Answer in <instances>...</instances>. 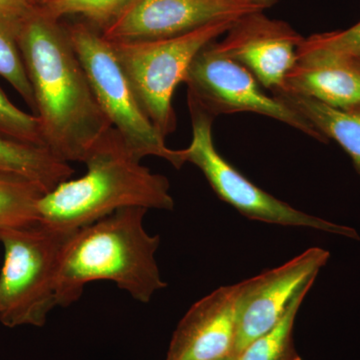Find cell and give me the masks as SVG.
I'll use <instances>...</instances> for the list:
<instances>
[{
  "label": "cell",
  "mask_w": 360,
  "mask_h": 360,
  "mask_svg": "<svg viewBox=\"0 0 360 360\" xmlns=\"http://www.w3.org/2000/svg\"><path fill=\"white\" fill-rule=\"evenodd\" d=\"M259 11L262 9L233 0H129L101 32L111 44L151 41Z\"/></svg>",
  "instance_id": "obj_10"
},
{
  "label": "cell",
  "mask_w": 360,
  "mask_h": 360,
  "mask_svg": "<svg viewBox=\"0 0 360 360\" xmlns=\"http://www.w3.org/2000/svg\"><path fill=\"white\" fill-rule=\"evenodd\" d=\"M219 360H238V357L233 356V355H231V356H227L224 357V359H219Z\"/></svg>",
  "instance_id": "obj_25"
},
{
  "label": "cell",
  "mask_w": 360,
  "mask_h": 360,
  "mask_svg": "<svg viewBox=\"0 0 360 360\" xmlns=\"http://www.w3.org/2000/svg\"><path fill=\"white\" fill-rule=\"evenodd\" d=\"M73 49L91 85L97 103L108 122L122 135L136 160L156 156L179 169L184 165L182 149L167 148L165 139L143 112L112 44L92 26L77 23L66 30Z\"/></svg>",
  "instance_id": "obj_6"
},
{
  "label": "cell",
  "mask_w": 360,
  "mask_h": 360,
  "mask_svg": "<svg viewBox=\"0 0 360 360\" xmlns=\"http://www.w3.org/2000/svg\"><path fill=\"white\" fill-rule=\"evenodd\" d=\"M314 283L309 284L295 298L290 309L271 330L250 343L238 360H302L293 345L296 315Z\"/></svg>",
  "instance_id": "obj_17"
},
{
  "label": "cell",
  "mask_w": 360,
  "mask_h": 360,
  "mask_svg": "<svg viewBox=\"0 0 360 360\" xmlns=\"http://www.w3.org/2000/svg\"></svg>",
  "instance_id": "obj_27"
},
{
  "label": "cell",
  "mask_w": 360,
  "mask_h": 360,
  "mask_svg": "<svg viewBox=\"0 0 360 360\" xmlns=\"http://www.w3.org/2000/svg\"><path fill=\"white\" fill-rule=\"evenodd\" d=\"M0 77L4 78L26 104L35 112V101L33 90L18 39L15 30L11 26L0 20Z\"/></svg>",
  "instance_id": "obj_19"
},
{
  "label": "cell",
  "mask_w": 360,
  "mask_h": 360,
  "mask_svg": "<svg viewBox=\"0 0 360 360\" xmlns=\"http://www.w3.org/2000/svg\"><path fill=\"white\" fill-rule=\"evenodd\" d=\"M329 257L328 250L311 248L281 266L238 283L234 356L281 321L296 295L314 283Z\"/></svg>",
  "instance_id": "obj_9"
},
{
  "label": "cell",
  "mask_w": 360,
  "mask_h": 360,
  "mask_svg": "<svg viewBox=\"0 0 360 360\" xmlns=\"http://www.w3.org/2000/svg\"><path fill=\"white\" fill-rule=\"evenodd\" d=\"M73 232L39 220L0 236L4 248L0 272V322L4 326H44L49 312L58 307L59 264Z\"/></svg>",
  "instance_id": "obj_4"
},
{
  "label": "cell",
  "mask_w": 360,
  "mask_h": 360,
  "mask_svg": "<svg viewBox=\"0 0 360 360\" xmlns=\"http://www.w3.org/2000/svg\"><path fill=\"white\" fill-rule=\"evenodd\" d=\"M321 56L348 60L360 59V21L338 32L317 33L303 40L298 56Z\"/></svg>",
  "instance_id": "obj_20"
},
{
  "label": "cell",
  "mask_w": 360,
  "mask_h": 360,
  "mask_svg": "<svg viewBox=\"0 0 360 360\" xmlns=\"http://www.w3.org/2000/svg\"><path fill=\"white\" fill-rule=\"evenodd\" d=\"M184 82L187 99L214 118L231 113H255L290 125L322 143L328 142L298 111L274 94H265L248 68L217 51L213 41L196 54Z\"/></svg>",
  "instance_id": "obj_8"
},
{
  "label": "cell",
  "mask_w": 360,
  "mask_h": 360,
  "mask_svg": "<svg viewBox=\"0 0 360 360\" xmlns=\"http://www.w3.org/2000/svg\"><path fill=\"white\" fill-rule=\"evenodd\" d=\"M84 165V176L61 182L41 196L40 221L75 231L122 208L174 210L167 177L142 165L115 127L99 139Z\"/></svg>",
  "instance_id": "obj_3"
},
{
  "label": "cell",
  "mask_w": 360,
  "mask_h": 360,
  "mask_svg": "<svg viewBox=\"0 0 360 360\" xmlns=\"http://www.w3.org/2000/svg\"><path fill=\"white\" fill-rule=\"evenodd\" d=\"M274 96L298 111L329 141L333 139L347 151L360 176V110H342L310 97L288 91Z\"/></svg>",
  "instance_id": "obj_15"
},
{
  "label": "cell",
  "mask_w": 360,
  "mask_h": 360,
  "mask_svg": "<svg viewBox=\"0 0 360 360\" xmlns=\"http://www.w3.org/2000/svg\"><path fill=\"white\" fill-rule=\"evenodd\" d=\"M75 170L45 146L0 135V175L25 180L49 193L70 179Z\"/></svg>",
  "instance_id": "obj_14"
},
{
  "label": "cell",
  "mask_w": 360,
  "mask_h": 360,
  "mask_svg": "<svg viewBox=\"0 0 360 360\" xmlns=\"http://www.w3.org/2000/svg\"><path fill=\"white\" fill-rule=\"evenodd\" d=\"M0 135L14 141L45 146L37 116L21 110L7 97L1 89H0Z\"/></svg>",
  "instance_id": "obj_21"
},
{
  "label": "cell",
  "mask_w": 360,
  "mask_h": 360,
  "mask_svg": "<svg viewBox=\"0 0 360 360\" xmlns=\"http://www.w3.org/2000/svg\"><path fill=\"white\" fill-rule=\"evenodd\" d=\"M41 189L25 180L0 175V236L39 221Z\"/></svg>",
  "instance_id": "obj_16"
},
{
  "label": "cell",
  "mask_w": 360,
  "mask_h": 360,
  "mask_svg": "<svg viewBox=\"0 0 360 360\" xmlns=\"http://www.w3.org/2000/svg\"><path fill=\"white\" fill-rule=\"evenodd\" d=\"M233 1L243 2V4H250V6L258 7V8L265 11V9L276 6L279 0H233Z\"/></svg>",
  "instance_id": "obj_23"
},
{
  "label": "cell",
  "mask_w": 360,
  "mask_h": 360,
  "mask_svg": "<svg viewBox=\"0 0 360 360\" xmlns=\"http://www.w3.org/2000/svg\"><path fill=\"white\" fill-rule=\"evenodd\" d=\"M30 1L32 2L33 6L37 7L44 4L46 0H30Z\"/></svg>",
  "instance_id": "obj_24"
},
{
  "label": "cell",
  "mask_w": 360,
  "mask_h": 360,
  "mask_svg": "<svg viewBox=\"0 0 360 360\" xmlns=\"http://www.w3.org/2000/svg\"><path fill=\"white\" fill-rule=\"evenodd\" d=\"M236 20L217 21L172 39L110 42L139 105L165 139L176 129L172 97L184 82L193 58L203 47L224 35Z\"/></svg>",
  "instance_id": "obj_5"
},
{
  "label": "cell",
  "mask_w": 360,
  "mask_h": 360,
  "mask_svg": "<svg viewBox=\"0 0 360 360\" xmlns=\"http://www.w3.org/2000/svg\"><path fill=\"white\" fill-rule=\"evenodd\" d=\"M303 40L288 23L272 20L259 11L238 18L224 40L213 41V46L248 68L262 87L274 94L283 89Z\"/></svg>",
  "instance_id": "obj_11"
},
{
  "label": "cell",
  "mask_w": 360,
  "mask_h": 360,
  "mask_svg": "<svg viewBox=\"0 0 360 360\" xmlns=\"http://www.w3.org/2000/svg\"><path fill=\"white\" fill-rule=\"evenodd\" d=\"M129 0H46L37 6L40 13L53 20L66 15H82L103 30L115 20Z\"/></svg>",
  "instance_id": "obj_18"
},
{
  "label": "cell",
  "mask_w": 360,
  "mask_h": 360,
  "mask_svg": "<svg viewBox=\"0 0 360 360\" xmlns=\"http://www.w3.org/2000/svg\"><path fill=\"white\" fill-rule=\"evenodd\" d=\"M35 7L16 30L45 146L66 162H84L112 127L97 103L68 32Z\"/></svg>",
  "instance_id": "obj_1"
},
{
  "label": "cell",
  "mask_w": 360,
  "mask_h": 360,
  "mask_svg": "<svg viewBox=\"0 0 360 360\" xmlns=\"http://www.w3.org/2000/svg\"><path fill=\"white\" fill-rule=\"evenodd\" d=\"M238 290V283L222 286L194 303L175 329L167 360H219L233 355Z\"/></svg>",
  "instance_id": "obj_12"
},
{
  "label": "cell",
  "mask_w": 360,
  "mask_h": 360,
  "mask_svg": "<svg viewBox=\"0 0 360 360\" xmlns=\"http://www.w3.org/2000/svg\"><path fill=\"white\" fill-rule=\"evenodd\" d=\"M30 0H0V20L14 30L34 11Z\"/></svg>",
  "instance_id": "obj_22"
},
{
  "label": "cell",
  "mask_w": 360,
  "mask_h": 360,
  "mask_svg": "<svg viewBox=\"0 0 360 360\" xmlns=\"http://www.w3.org/2000/svg\"><path fill=\"white\" fill-rule=\"evenodd\" d=\"M279 91L310 97L338 110H360V68L348 59L298 56Z\"/></svg>",
  "instance_id": "obj_13"
},
{
  "label": "cell",
  "mask_w": 360,
  "mask_h": 360,
  "mask_svg": "<svg viewBox=\"0 0 360 360\" xmlns=\"http://www.w3.org/2000/svg\"><path fill=\"white\" fill-rule=\"evenodd\" d=\"M355 61H356V63H359V68H360V59H359V60H355Z\"/></svg>",
  "instance_id": "obj_26"
},
{
  "label": "cell",
  "mask_w": 360,
  "mask_h": 360,
  "mask_svg": "<svg viewBox=\"0 0 360 360\" xmlns=\"http://www.w3.org/2000/svg\"><path fill=\"white\" fill-rule=\"evenodd\" d=\"M146 212V208H122L73 232L59 264L58 307L77 302L91 281H112L142 303L167 288L155 259L160 238L144 229Z\"/></svg>",
  "instance_id": "obj_2"
},
{
  "label": "cell",
  "mask_w": 360,
  "mask_h": 360,
  "mask_svg": "<svg viewBox=\"0 0 360 360\" xmlns=\"http://www.w3.org/2000/svg\"><path fill=\"white\" fill-rule=\"evenodd\" d=\"M187 103L193 139L186 148L182 149V155L186 162L193 163L202 172L220 200L248 219L283 226L307 227L359 240V233L352 227L300 212L246 179L215 148L212 136L215 118L193 101L187 99Z\"/></svg>",
  "instance_id": "obj_7"
}]
</instances>
